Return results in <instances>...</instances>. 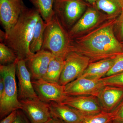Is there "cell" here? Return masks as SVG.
<instances>
[{"mask_svg": "<svg viewBox=\"0 0 123 123\" xmlns=\"http://www.w3.org/2000/svg\"><path fill=\"white\" fill-rule=\"evenodd\" d=\"M47 25L40 17L36 26L32 40L30 45L31 51L34 54L42 50L43 41L44 33Z\"/></svg>", "mask_w": 123, "mask_h": 123, "instance_id": "d6986e66", "label": "cell"}, {"mask_svg": "<svg viewBox=\"0 0 123 123\" xmlns=\"http://www.w3.org/2000/svg\"><path fill=\"white\" fill-rule=\"evenodd\" d=\"M118 107L111 112L105 111L96 114L85 116L80 123H112L117 118Z\"/></svg>", "mask_w": 123, "mask_h": 123, "instance_id": "7402d4cb", "label": "cell"}, {"mask_svg": "<svg viewBox=\"0 0 123 123\" xmlns=\"http://www.w3.org/2000/svg\"><path fill=\"white\" fill-rule=\"evenodd\" d=\"M17 56L12 49L3 43L0 44V65L10 64L17 61Z\"/></svg>", "mask_w": 123, "mask_h": 123, "instance_id": "603a6c76", "label": "cell"}, {"mask_svg": "<svg viewBox=\"0 0 123 123\" xmlns=\"http://www.w3.org/2000/svg\"><path fill=\"white\" fill-rule=\"evenodd\" d=\"M118 0L122 8L123 9V0Z\"/></svg>", "mask_w": 123, "mask_h": 123, "instance_id": "836d02e7", "label": "cell"}, {"mask_svg": "<svg viewBox=\"0 0 123 123\" xmlns=\"http://www.w3.org/2000/svg\"><path fill=\"white\" fill-rule=\"evenodd\" d=\"M17 61L8 65L0 66V75L3 78L5 84L4 92L0 97L1 119L12 111L22 109L21 104L18 99L15 76Z\"/></svg>", "mask_w": 123, "mask_h": 123, "instance_id": "3957f363", "label": "cell"}, {"mask_svg": "<svg viewBox=\"0 0 123 123\" xmlns=\"http://www.w3.org/2000/svg\"><path fill=\"white\" fill-rule=\"evenodd\" d=\"M112 123H123V122H121L118 120L116 119L113 121Z\"/></svg>", "mask_w": 123, "mask_h": 123, "instance_id": "d6a6232c", "label": "cell"}, {"mask_svg": "<svg viewBox=\"0 0 123 123\" xmlns=\"http://www.w3.org/2000/svg\"><path fill=\"white\" fill-rule=\"evenodd\" d=\"M121 43H123V41H122V42H121Z\"/></svg>", "mask_w": 123, "mask_h": 123, "instance_id": "e575fe53", "label": "cell"}, {"mask_svg": "<svg viewBox=\"0 0 123 123\" xmlns=\"http://www.w3.org/2000/svg\"><path fill=\"white\" fill-rule=\"evenodd\" d=\"M111 18L101 13L94 7L89 8L80 18L68 31L70 39L85 34Z\"/></svg>", "mask_w": 123, "mask_h": 123, "instance_id": "52a82bcc", "label": "cell"}, {"mask_svg": "<svg viewBox=\"0 0 123 123\" xmlns=\"http://www.w3.org/2000/svg\"><path fill=\"white\" fill-rule=\"evenodd\" d=\"M105 85L102 79L96 80L79 77L64 86L67 96L93 95L98 97Z\"/></svg>", "mask_w": 123, "mask_h": 123, "instance_id": "ba28073f", "label": "cell"}, {"mask_svg": "<svg viewBox=\"0 0 123 123\" xmlns=\"http://www.w3.org/2000/svg\"><path fill=\"white\" fill-rule=\"evenodd\" d=\"M22 111L31 123H43L52 118L48 103L37 98L20 101Z\"/></svg>", "mask_w": 123, "mask_h": 123, "instance_id": "8fae6325", "label": "cell"}, {"mask_svg": "<svg viewBox=\"0 0 123 123\" xmlns=\"http://www.w3.org/2000/svg\"><path fill=\"white\" fill-rule=\"evenodd\" d=\"M114 30L117 38L121 42L123 40V9L121 13L117 19Z\"/></svg>", "mask_w": 123, "mask_h": 123, "instance_id": "484cf974", "label": "cell"}, {"mask_svg": "<svg viewBox=\"0 0 123 123\" xmlns=\"http://www.w3.org/2000/svg\"><path fill=\"white\" fill-rule=\"evenodd\" d=\"M94 5L97 9L105 13L111 18H117L123 10L118 0H97Z\"/></svg>", "mask_w": 123, "mask_h": 123, "instance_id": "ffe728a7", "label": "cell"}, {"mask_svg": "<svg viewBox=\"0 0 123 123\" xmlns=\"http://www.w3.org/2000/svg\"><path fill=\"white\" fill-rule=\"evenodd\" d=\"M87 4L82 0H55V14L68 31L80 18Z\"/></svg>", "mask_w": 123, "mask_h": 123, "instance_id": "5b68a950", "label": "cell"}, {"mask_svg": "<svg viewBox=\"0 0 123 123\" xmlns=\"http://www.w3.org/2000/svg\"><path fill=\"white\" fill-rule=\"evenodd\" d=\"M123 72V55H120L117 56L115 59L113 66L105 77L109 76Z\"/></svg>", "mask_w": 123, "mask_h": 123, "instance_id": "d4e9b609", "label": "cell"}, {"mask_svg": "<svg viewBox=\"0 0 123 123\" xmlns=\"http://www.w3.org/2000/svg\"><path fill=\"white\" fill-rule=\"evenodd\" d=\"M98 98L103 111L112 112L123 100V88L105 86Z\"/></svg>", "mask_w": 123, "mask_h": 123, "instance_id": "9a60e30c", "label": "cell"}, {"mask_svg": "<svg viewBox=\"0 0 123 123\" xmlns=\"http://www.w3.org/2000/svg\"><path fill=\"white\" fill-rule=\"evenodd\" d=\"M70 41L68 32L55 14L47 23L42 49L49 51L55 56L65 60L70 52Z\"/></svg>", "mask_w": 123, "mask_h": 123, "instance_id": "277c9868", "label": "cell"}, {"mask_svg": "<svg viewBox=\"0 0 123 123\" xmlns=\"http://www.w3.org/2000/svg\"><path fill=\"white\" fill-rule=\"evenodd\" d=\"M74 108L84 116L103 111L98 97L93 95L67 96L61 103Z\"/></svg>", "mask_w": 123, "mask_h": 123, "instance_id": "7c38bea8", "label": "cell"}, {"mask_svg": "<svg viewBox=\"0 0 123 123\" xmlns=\"http://www.w3.org/2000/svg\"><path fill=\"white\" fill-rule=\"evenodd\" d=\"M41 17L35 9L26 8L14 26L7 34L1 31V42L12 49L18 59L26 61L34 55L30 47L36 26Z\"/></svg>", "mask_w": 123, "mask_h": 123, "instance_id": "7a4b0ae2", "label": "cell"}, {"mask_svg": "<svg viewBox=\"0 0 123 123\" xmlns=\"http://www.w3.org/2000/svg\"><path fill=\"white\" fill-rule=\"evenodd\" d=\"M115 58L105 59L90 63L80 77L96 80L105 77L113 66Z\"/></svg>", "mask_w": 123, "mask_h": 123, "instance_id": "e0dca14e", "label": "cell"}, {"mask_svg": "<svg viewBox=\"0 0 123 123\" xmlns=\"http://www.w3.org/2000/svg\"><path fill=\"white\" fill-rule=\"evenodd\" d=\"M117 18L108 20L85 34L71 39L70 52L89 58L90 63L114 58L123 53V44L114 27Z\"/></svg>", "mask_w": 123, "mask_h": 123, "instance_id": "6da1fadb", "label": "cell"}, {"mask_svg": "<svg viewBox=\"0 0 123 123\" xmlns=\"http://www.w3.org/2000/svg\"><path fill=\"white\" fill-rule=\"evenodd\" d=\"M105 86L123 88V72L102 78Z\"/></svg>", "mask_w": 123, "mask_h": 123, "instance_id": "cb8c5ba5", "label": "cell"}, {"mask_svg": "<svg viewBox=\"0 0 123 123\" xmlns=\"http://www.w3.org/2000/svg\"><path fill=\"white\" fill-rule=\"evenodd\" d=\"M55 56L50 52L42 49L26 61L32 80L43 78L46 74L50 62Z\"/></svg>", "mask_w": 123, "mask_h": 123, "instance_id": "5bb4252c", "label": "cell"}, {"mask_svg": "<svg viewBox=\"0 0 123 123\" xmlns=\"http://www.w3.org/2000/svg\"><path fill=\"white\" fill-rule=\"evenodd\" d=\"M64 60L55 56L51 61L46 74L42 79L51 83H59L63 68Z\"/></svg>", "mask_w": 123, "mask_h": 123, "instance_id": "ac0fdd59", "label": "cell"}, {"mask_svg": "<svg viewBox=\"0 0 123 123\" xmlns=\"http://www.w3.org/2000/svg\"><path fill=\"white\" fill-rule=\"evenodd\" d=\"M16 74L18 81V99L19 101L38 98L33 87L30 72L25 60L18 59Z\"/></svg>", "mask_w": 123, "mask_h": 123, "instance_id": "4fadbf2b", "label": "cell"}, {"mask_svg": "<svg viewBox=\"0 0 123 123\" xmlns=\"http://www.w3.org/2000/svg\"><path fill=\"white\" fill-rule=\"evenodd\" d=\"M17 111H14L2 119L0 123H12L17 115Z\"/></svg>", "mask_w": 123, "mask_h": 123, "instance_id": "83f0119b", "label": "cell"}, {"mask_svg": "<svg viewBox=\"0 0 123 123\" xmlns=\"http://www.w3.org/2000/svg\"><path fill=\"white\" fill-rule=\"evenodd\" d=\"M118 112L117 119L123 123V99L118 106Z\"/></svg>", "mask_w": 123, "mask_h": 123, "instance_id": "f1b7e54d", "label": "cell"}, {"mask_svg": "<svg viewBox=\"0 0 123 123\" xmlns=\"http://www.w3.org/2000/svg\"><path fill=\"white\" fill-rule=\"evenodd\" d=\"M43 20L48 23L55 15L53 9L55 0H30Z\"/></svg>", "mask_w": 123, "mask_h": 123, "instance_id": "44dd1931", "label": "cell"}, {"mask_svg": "<svg viewBox=\"0 0 123 123\" xmlns=\"http://www.w3.org/2000/svg\"><path fill=\"white\" fill-rule=\"evenodd\" d=\"M43 123H64L59 119L55 117H52L48 121Z\"/></svg>", "mask_w": 123, "mask_h": 123, "instance_id": "4dcf8cb0", "label": "cell"}, {"mask_svg": "<svg viewBox=\"0 0 123 123\" xmlns=\"http://www.w3.org/2000/svg\"><path fill=\"white\" fill-rule=\"evenodd\" d=\"M12 123H31L21 110H17V115Z\"/></svg>", "mask_w": 123, "mask_h": 123, "instance_id": "4316f807", "label": "cell"}, {"mask_svg": "<svg viewBox=\"0 0 123 123\" xmlns=\"http://www.w3.org/2000/svg\"><path fill=\"white\" fill-rule=\"evenodd\" d=\"M26 7L21 0H0V20L7 34Z\"/></svg>", "mask_w": 123, "mask_h": 123, "instance_id": "9c48e42d", "label": "cell"}, {"mask_svg": "<svg viewBox=\"0 0 123 123\" xmlns=\"http://www.w3.org/2000/svg\"><path fill=\"white\" fill-rule=\"evenodd\" d=\"M85 0L94 5L97 0Z\"/></svg>", "mask_w": 123, "mask_h": 123, "instance_id": "1f68e13d", "label": "cell"}, {"mask_svg": "<svg viewBox=\"0 0 123 123\" xmlns=\"http://www.w3.org/2000/svg\"><path fill=\"white\" fill-rule=\"evenodd\" d=\"M32 83L38 98L45 102L61 103L66 97L64 86L59 83L49 82L42 78L32 80Z\"/></svg>", "mask_w": 123, "mask_h": 123, "instance_id": "30bf717a", "label": "cell"}, {"mask_svg": "<svg viewBox=\"0 0 123 123\" xmlns=\"http://www.w3.org/2000/svg\"><path fill=\"white\" fill-rule=\"evenodd\" d=\"M90 63V60L88 57L70 52L64 60L59 84L64 86L78 78L83 74Z\"/></svg>", "mask_w": 123, "mask_h": 123, "instance_id": "8992f818", "label": "cell"}, {"mask_svg": "<svg viewBox=\"0 0 123 123\" xmlns=\"http://www.w3.org/2000/svg\"><path fill=\"white\" fill-rule=\"evenodd\" d=\"M121 55H123V54H121Z\"/></svg>", "mask_w": 123, "mask_h": 123, "instance_id": "d590c367", "label": "cell"}, {"mask_svg": "<svg viewBox=\"0 0 123 123\" xmlns=\"http://www.w3.org/2000/svg\"><path fill=\"white\" fill-rule=\"evenodd\" d=\"M5 89V84L4 79L2 77H0V97L2 96Z\"/></svg>", "mask_w": 123, "mask_h": 123, "instance_id": "f546056e", "label": "cell"}, {"mask_svg": "<svg viewBox=\"0 0 123 123\" xmlns=\"http://www.w3.org/2000/svg\"><path fill=\"white\" fill-rule=\"evenodd\" d=\"M52 117L59 119L64 123H80L85 116L75 108L62 103H48Z\"/></svg>", "mask_w": 123, "mask_h": 123, "instance_id": "2e32d148", "label": "cell"}]
</instances>
